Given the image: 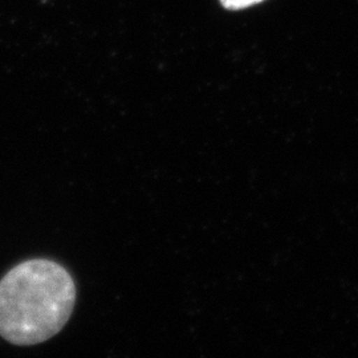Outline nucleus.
<instances>
[{
  "label": "nucleus",
  "mask_w": 358,
  "mask_h": 358,
  "mask_svg": "<svg viewBox=\"0 0 358 358\" xmlns=\"http://www.w3.org/2000/svg\"><path fill=\"white\" fill-rule=\"evenodd\" d=\"M222 4L227 8L231 10H239V8H244V7H248V6H252L256 4L262 0H220Z\"/></svg>",
  "instance_id": "f03ea898"
},
{
  "label": "nucleus",
  "mask_w": 358,
  "mask_h": 358,
  "mask_svg": "<svg viewBox=\"0 0 358 358\" xmlns=\"http://www.w3.org/2000/svg\"><path fill=\"white\" fill-rule=\"evenodd\" d=\"M76 304V285L66 269L34 259L0 280V336L13 345L50 340L64 328Z\"/></svg>",
  "instance_id": "f257e3e1"
}]
</instances>
